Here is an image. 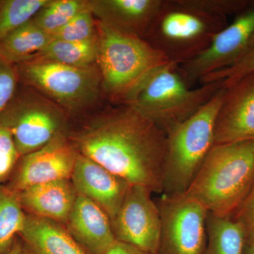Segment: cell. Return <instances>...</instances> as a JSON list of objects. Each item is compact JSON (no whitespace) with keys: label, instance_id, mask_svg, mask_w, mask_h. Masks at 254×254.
<instances>
[{"label":"cell","instance_id":"obj_19","mask_svg":"<svg viewBox=\"0 0 254 254\" xmlns=\"http://www.w3.org/2000/svg\"><path fill=\"white\" fill-rule=\"evenodd\" d=\"M52 41L51 35L32 19L0 41V55L14 65L27 63L36 60Z\"/></svg>","mask_w":254,"mask_h":254},{"label":"cell","instance_id":"obj_26","mask_svg":"<svg viewBox=\"0 0 254 254\" xmlns=\"http://www.w3.org/2000/svg\"><path fill=\"white\" fill-rule=\"evenodd\" d=\"M20 158L12 133L0 120V185L9 181Z\"/></svg>","mask_w":254,"mask_h":254},{"label":"cell","instance_id":"obj_2","mask_svg":"<svg viewBox=\"0 0 254 254\" xmlns=\"http://www.w3.org/2000/svg\"><path fill=\"white\" fill-rule=\"evenodd\" d=\"M254 185V141L214 144L184 194L209 213L232 217Z\"/></svg>","mask_w":254,"mask_h":254},{"label":"cell","instance_id":"obj_3","mask_svg":"<svg viewBox=\"0 0 254 254\" xmlns=\"http://www.w3.org/2000/svg\"><path fill=\"white\" fill-rule=\"evenodd\" d=\"M222 87V81L190 87L179 64L169 62L133 85L121 105L130 107L165 131L193 116Z\"/></svg>","mask_w":254,"mask_h":254},{"label":"cell","instance_id":"obj_17","mask_svg":"<svg viewBox=\"0 0 254 254\" xmlns=\"http://www.w3.org/2000/svg\"><path fill=\"white\" fill-rule=\"evenodd\" d=\"M17 194L25 213L54 220L64 226L78 196L71 179L40 184Z\"/></svg>","mask_w":254,"mask_h":254},{"label":"cell","instance_id":"obj_5","mask_svg":"<svg viewBox=\"0 0 254 254\" xmlns=\"http://www.w3.org/2000/svg\"><path fill=\"white\" fill-rule=\"evenodd\" d=\"M227 24V18L205 14L184 0H165L145 40L180 65L203 53Z\"/></svg>","mask_w":254,"mask_h":254},{"label":"cell","instance_id":"obj_4","mask_svg":"<svg viewBox=\"0 0 254 254\" xmlns=\"http://www.w3.org/2000/svg\"><path fill=\"white\" fill-rule=\"evenodd\" d=\"M222 87L193 116L165 130L163 194H184L215 144L217 115L225 96Z\"/></svg>","mask_w":254,"mask_h":254},{"label":"cell","instance_id":"obj_14","mask_svg":"<svg viewBox=\"0 0 254 254\" xmlns=\"http://www.w3.org/2000/svg\"><path fill=\"white\" fill-rule=\"evenodd\" d=\"M71 180L78 194L99 205L111 222L118 215L130 187L122 177L78 153Z\"/></svg>","mask_w":254,"mask_h":254},{"label":"cell","instance_id":"obj_28","mask_svg":"<svg viewBox=\"0 0 254 254\" xmlns=\"http://www.w3.org/2000/svg\"><path fill=\"white\" fill-rule=\"evenodd\" d=\"M252 72H254V49L236 64L205 76L200 81V84L222 81V85L227 88L239 78Z\"/></svg>","mask_w":254,"mask_h":254},{"label":"cell","instance_id":"obj_13","mask_svg":"<svg viewBox=\"0 0 254 254\" xmlns=\"http://www.w3.org/2000/svg\"><path fill=\"white\" fill-rule=\"evenodd\" d=\"M249 141H254V72L227 87L215 125V144Z\"/></svg>","mask_w":254,"mask_h":254},{"label":"cell","instance_id":"obj_1","mask_svg":"<svg viewBox=\"0 0 254 254\" xmlns=\"http://www.w3.org/2000/svg\"><path fill=\"white\" fill-rule=\"evenodd\" d=\"M79 154L126 180L153 193H163L166 133L130 107L105 111L68 133Z\"/></svg>","mask_w":254,"mask_h":254},{"label":"cell","instance_id":"obj_10","mask_svg":"<svg viewBox=\"0 0 254 254\" xmlns=\"http://www.w3.org/2000/svg\"><path fill=\"white\" fill-rule=\"evenodd\" d=\"M158 254H203L208 210L185 194H163Z\"/></svg>","mask_w":254,"mask_h":254},{"label":"cell","instance_id":"obj_27","mask_svg":"<svg viewBox=\"0 0 254 254\" xmlns=\"http://www.w3.org/2000/svg\"><path fill=\"white\" fill-rule=\"evenodd\" d=\"M250 0H184L189 6L212 16L227 18L237 16Z\"/></svg>","mask_w":254,"mask_h":254},{"label":"cell","instance_id":"obj_30","mask_svg":"<svg viewBox=\"0 0 254 254\" xmlns=\"http://www.w3.org/2000/svg\"><path fill=\"white\" fill-rule=\"evenodd\" d=\"M231 218L240 222L245 229L247 245L254 242V185L245 201Z\"/></svg>","mask_w":254,"mask_h":254},{"label":"cell","instance_id":"obj_15","mask_svg":"<svg viewBox=\"0 0 254 254\" xmlns=\"http://www.w3.org/2000/svg\"><path fill=\"white\" fill-rule=\"evenodd\" d=\"M165 0H91L98 21L122 33L144 39Z\"/></svg>","mask_w":254,"mask_h":254},{"label":"cell","instance_id":"obj_8","mask_svg":"<svg viewBox=\"0 0 254 254\" xmlns=\"http://www.w3.org/2000/svg\"><path fill=\"white\" fill-rule=\"evenodd\" d=\"M0 120L12 133L20 155L40 149L66 131V118L60 107L39 96L29 87L18 85Z\"/></svg>","mask_w":254,"mask_h":254},{"label":"cell","instance_id":"obj_29","mask_svg":"<svg viewBox=\"0 0 254 254\" xmlns=\"http://www.w3.org/2000/svg\"><path fill=\"white\" fill-rule=\"evenodd\" d=\"M19 85L16 65L0 55V113L9 104Z\"/></svg>","mask_w":254,"mask_h":254},{"label":"cell","instance_id":"obj_21","mask_svg":"<svg viewBox=\"0 0 254 254\" xmlns=\"http://www.w3.org/2000/svg\"><path fill=\"white\" fill-rule=\"evenodd\" d=\"M26 219L17 193L0 185V254H6L12 248Z\"/></svg>","mask_w":254,"mask_h":254},{"label":"cell","instance_id":"obj_7","mask_svg":"<svg viewBox=\"0 0 254 254\" xmlns=\"http://www.w3.org/2000/svg\"><path fill=\"white\" fill-rule=\"evenodd\" d=\"M19 83L41 92L58 106L81 109L99 96L102 76L98 65L76 67L35 60L16 65Z\"/></svg>","mask_w":254,"mask_h":254},{"label":"cell","instance_id":"obj_22","mask_svg":"<svg viewBox=\"0 0 254 254\" xmlns=\"http://www.w3.org/2000/svg\"><path fill=\"white\" fill-rule=\"evenodd\" d=\"M97 38L80 43L53 39L36 60H47L76 67H91L97 65Z\"/></svg>","mask_w":254,"mask_h":254},{"label":"cell","instance_id":"obj_6","mask_svg":"<svg viewBox=\"0 0 254 254\" xmlns=\"http://www.w3.org/2000/svg\"><path fill=\"white\" fill-rule=\"evenodd\" d=\"M97 65L103 88L113 101L123 103L133 85L155 68L168 63L145 40L122 33L96 21Z\"/></svg>","mask_w":254,"mask_h":254},{"label":"cell","instance_id":"obj_12","mask_svg":"<svg viewBox=\"0 0 254 254\" xmlns=\"http://www.w3.org/2000/svg\"><path fill=\"white\" fill-rule=\"evenodd\" d=\"M77 155L68 132L60 133L43 148L21 156L4 185L18 193L40 184L71 179Z\"/></svg>","mask_w":254,"mask_h":254},{"label":"cell","instance_id":"obj_20","mask_svg":"<svg viewBox=\"0 0 254 254\" xmlns=\"http://www.w3.org/2000/svg\"><path fill=\"white\" fill-rule=\"evenodd\" d=\"M207 240L203 254H245L247 237L240 222L231 217L208 213Z\"/></svg>","mask_w":254,"mask_h":254},{"label":"cell","instance_id":"obj_32","mask_svg":"<svg viewBox=\"0 0 254 254\" xmlns=\"http://www.w3.org/2000/svg\"><path fill=\"white\" fill-rule=\"evenodd\" d=\"M6 254H28V252H26V249L23 246L22 241L19 237H18L15 240L12 248Z\"/></svg>","mask_w":254,"mask_h":254},{"label":"cell","instance_id":"obj_16","mask_svg":"<svg viewBox=\"0 0 254 254\" xmlns=\"http://www.w3.org/2000/svg\"><path fill=\"white\" fill-rule=\"evenodd\" d=\"M65 227L89 254H105L117 240L108 214L83 195L78 194Z\"/></svg>","mask_w":254,"mask_h":254},{"label":"cell","instance_id":"obj_9","mask_svg":"<svg viewBox=\"0 0 254 254\" xmlns=\"http://www.w3.org/2000/svg\"><path fill=\"white\" fill-rule=\"evenodd\" d=\"M254 49V0H250L203 53L179 66L187 83L193 87L205 76L236 64Z\"/></svg>","mask_w":254,"mask_h":254},{"label":"cell","instance_id":"obj_25","mask_svg":"<svg viewBox=\"0 0 254 254\" xmlns=\"http://www.w3.org/2000/svg\"><path fill=\"white\" fill-rule=\"evenodd\" d=\"M57 41L80 43L92 41L97 38L96 22L90 10L75 16L59 31L52 35Z\"/></svg>","mask_w":254,"mask_h":254},{"label":"cell","instance_id":"obj_33","mask_svg":"<svg viewBox=\"0 0 254 254\" xmlns=\"http://www.w3.org/2000/svg\"><path fill=\"white\" fill-rule=\"evenodd\" d=\"M245 254H254V242L247 244L246 246Z\"/></svg>","mask_w":254,"mask_h":254},{"label":"cell","instance_id":"obj_23","mask_svg":"<svg viewBox=\"0 0 254 254\" xmlns=\"http://www.w3.org/2000/svg\"><path fill=\"white\" fill-rule=\"evenodd\" d=\"M90 10L88 1L83 0H50L34 16L33 21L38 27L54 34L75 16Z\"/></svg>","mask_w":254,"mask_h":254},{"label":"cell","instance_id":"obj_24","mask_svg":"<svg viewBox=\"0 0 254 254\" xmlns=\"http://www.w3.org/2000/svg\"><path fill=\"white\" fill-rule=\"evenodd\" d=\"M50 0H0V41L34 18Z\"/></svg>","mask_w":254,"mask_h":254},{"label":"cell","instance_id":"obj_31","mask_svg":"<svg viewBox=\"0 0 254 254\" xmlns=\"http://www.w3.org/2000/svg\"><path fill=\"white\" fill-rule=\"evenodd\" d=\"M105 254H150L145 251L125 242L116 240Z\"/></svg>","mask_w":254,"mask_h":254},{"label":"cell","instance_id":"obj_11","mask_svg":"<svg viewBox=\"0 0 254 254\" xmlns=\"http://www.w3.org/2000/svg\"><path fill=\"white\" fill-rule=\"evenodd\" d=\"M153 193L148 187L130 185L112 226L117 240L158 254L161 215Z\"/></svg>","mask_w":254,"mask_h":254},{"label":"cell","instance_id":"obj_18","mask_svg":"<svg viewBox=\"0 0 254 254\" xmlns=\"http://www.w3.org/2000/svg\"><path fill=\"white\" fill-rule=\"evenodd\" d=\"M18 237L28 254H89L63 224L36 215L26 214Z\"/></svg>","mask_w":254,"mask_h":254}]
</instances>
